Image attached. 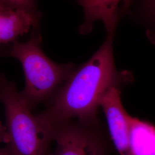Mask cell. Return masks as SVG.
I'll list each match as a JSON object with an SVG mask.
<instances>
[{
    "mask_svg": "<svg viewBox=\"0 0 155 155\" xmlns=\"http://www.w3.org/2000/svg\"><path fill=\"white\" fill-rule=\"evenodd\" d=\"M113 39L107 36L89 61L77 67L46 102L40 114L52 124L70 120L98 122V111L104 95L111 87L121 86L130 81L129 72L117 69Z\"/></svg>",
    "mask_w": 155,
    "mask_h": 155,
    "instance_id": "cell-1",
    "label": "cell"
},
{
    "mask_svg": "<svg viewBox=\"0 0 155 155\" xmlns=\"http://www.w3.org/2000/svg\"><path fill=\"white\" fill-rule=\"evenodd\" d=\"M0 102L5 109L6 144L12 155H48L54 125L40 113L34 115L15 83L0 74Z\"/></svg>",
    "mask_w": 155,
    "mask_h": 155,
    "instance_id": "cell-2",
    "label": "cell"
},
{
    "mask_svg": "<svg viewBox=\"0 0 155 155\" xmlns=\"http://www.w3.org/2000/svg\"><path fill=\"white\" fill-rule=\"evenodd\" d=\"M37 32L34 28L31 38L25 42H13L8 52L21 64L25 85L20 94L32 110L50 100L77 67L72 63H56L48 58L41 48V38Z\"/></svg>",
    "mask_w": 155,
    "mask_h": 155,
    "instance_id": "cell-3",
    "label": "cell"
},
{
    "mask_svg": "<svg viewBox=\"0 0 155 155\" xmlns=\"http://www.w3.org/2000/svg\"><path fill=\"white\" fill-rule=\"evenodd\" d=\"M99 122L70 120L54 125L55 150L48 155H109L111 142Z\"/></svg>",
    "mask_w": 155,
    "mask_h": 155,
    "instance_id": "cell-4",
    "label": "cell"
},
{
    "mask_svg": "<svg viewBox=\"0 0 155 155\" xmlns=\"http://www.w3.org/2000/svg\"><path fill=\"white\" fill-rule=\"evenodd\" d=\"M121 86L111 87L100 102L108 124L111 143L120 155H131L130 151V116L122 105Z\"/></svg>",
    "mask_w": 155,
    "mask_h": 155,
    "instance_id": "cell-5",
    "label": "cell"
},
{
    "mask_svg": "<svg viewBox=\"0 0 155 155\" xmlns=\"http://www.w3.org/2000/svg\"><path fill=\"white\" fill-rule=\"evenodd\" d=\"M82 7L84 21L79 32L87 35L93 30L94 23H104L107 36L113 37L121 19L129 13L133 0H76Z\"/></svg>",
    "mask_w": 155,
    "mask_h": 155,
    "instance_id": "cell-6",
    "label": "cell"
},
{
    "mask_svg": "<svg viewBox=\"0 0 155 155\" xmlns=\"http://www.w3.org/2000/svg\"><path fill=\"white\" fill-rule=\"evenodd\" d=\"M40 14L0 4V47L13 43L32 27H39Z\"/></svg>",
    "mask_w": 155,
    "mask_h": 155,
    "instance_id": "cell-7",
    "label": "cell"
},
{
    "mask_svg": "<svg viewBox=\"0 0 155 155\" xmlns=\"http://www.w3.org/2000/svg\"><path fill=\"white\" fill-rule=\"evenodd\" d=\"M130 151L131 155H155V126L130 117Z\"/></svg>",
    "mask_w": 155,
    "mask_h": 155,
    "instance_id": "cell-8",
    "label": "cell"
},
{
    "mask_svg": "<svg viewBox=\"0 0 155 155\" xmlns=\"http://www.w3.org/2000/svg\"><path fill=\"white\" fill-rule=\"evenodd\" d=\"M140 14L155 29V0H142Z\"/></svg>",
    "mask_w": 155,
    "mask_h": 155,
    "instance_id": "cell-9",
    "label": "cell"
},
{
    "mask_svg": "<svg viewBox=\"0 0 155 155\" xmlns=\"http://www.w3.org/2000/svg\"><path fill=\"white\" fill-rule=\"evenodd\" d=\"M6 5L14 8L22 9L34 13H38L35 0H1Z\"/></svg>",
    "mask_w": 155,
    "mask_h": 155,
    "instance_id": "cell-10",
    "label": "cell"
},
{
    "mask_svg": "<svg viewBox=\"0 0 155 155\" xmlns=\"http://www.w3.org/2000/svg\"><path fill=\"white\" fill-rule=\"evenodd\" d=\"M4 143L7 144L9 143V136L5 126H4L0 120V144Z\"/></svg>",
    "mask_w": 155,
    "mask_h": 155,
    "instance_id": "cell-11",
    "label": "cell"
},
{
    "mask_svg": "<svg viewBox=\"0 0 155 155\" xmlns=\"http://www.w3.org/2000/svg\"><path fill=\"white\" fill-rule=\"evenodd\" d=\"M0 155H12L11 152L7 145L5 147L0 149Z\"/></svg>",
    "mask_w": 155,
    "mask_h": 155,
    "instance_id": "cell-12",
    "label": "cell"
},
{
    "mask_svg": "<svg viewBox=\"0 0 155 155\" xmlns=\"http://www.w3.org/2000/svg\"><path fill=\"white\" fill-rule=\"evenodd\" d=\"M4 4V3L2 2V1L1 0H0V4Z\"/></svg>",
    "mask_w": 155,
    "mask_h": 155,
    "instance_id": "cell-13",
    "label": "cell"
},
{
    "mask_svg": "<svg viewBox=\"0 0 155 155\" xmlns=\"http://www.w3.org/2000/svg\"><path fill=\"white\" fill-rule=\"evenodd\" d=\"M154 44H155V43H154Z\"/></svg>",
    "mask_w": 155,
    "mask_h": 155,
    "instance_id": "cell-14",
    "label": "cell"
}]
</instances>
